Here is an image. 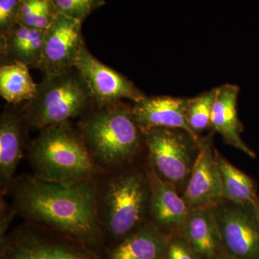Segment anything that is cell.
Returning <instances> with one entry per match:
<instances>
[{"label":"cell","instance_id":"e0dca14e","mask_svg":"<svg viewBox=\"0 0 259 259\" xmlns=\"http://www.w3.org/2000/svg\"><path fill=\"white\" fill-rule=\"evenodd\" d=\"M44 35L45 30L15 23L1 34L2 59L4 64L20 63L28 68L39 69L42 61Z\"/></svg>","mask_w":259,"mask_h":259},{"label":"cell","instance_id":"52a82bcc","mask_svg":"<svg viewBox=\"0 0 259 259\" xmlns=\"http://www.w3.org/2000/svg\"><path fill=\"white\" fill-rule=\"evenodd\" d=\"M1 259L100 258L88 245L59 232L22 228L1 241Z\"/></svg>","mask_w":259,"mask_h":259},{"label":"cell","instance_id":"603a6c76","mask_svg":"<svg viewBox=\"0 0 259 259\" xmlns=\"http://www.w3.org/2000/svg\"><path fill=\"white\" fill-rule=\"evenodd\" d=\"M56 11L83 22L89 15L105 4L104 0H52Z\"/></svg>","mask_w":259,"mask_h":259},{"label":"cell","instance_id":"ffe728a7","mask_svg":"<svg viewBox=\"0 0 259 259\" xmlns=\"http://www.w3.org/2000/svg\"><path fill=\"white\" fill-rule=\"evenodd\" d=\"M37 84L34 82L28 66L20 63L4 64L0 68V94L12 105L30 102L35 97Z\"/></svg>","mask_w":259,"mask_h":259},{"label":"cell","instance_id":"6da1fadb","mask_svg":"<svg viewBox=\"0 0 259 259\" xmlns=\"http://www.w3.org/2000/svg\"><path fill=\"white\" fill-rule=\"evenodd\" d=\"M15 210L91 247L102 236L98 192L90 180L53 182L20 177L13 186Z\"/></svg>","mask_w":259,"mask_h":259},{"label":"cell","instance_id":"30bf717a","mask_svg":"<svg viewBox=\"0 0 259 259\" xmlns=\"http://www.w3.org/2000/svg\"><path fill=\"white\" fill-rule=\"evenodd\" d=\"M82 22L61 13L45 30L40 69L44 75L74 69L83 44Z\"/></svg>","mask_w":259,"mask_h":259},{"label":"cell","instance_id":"44dd1931","mask_svg":"<svg viewBox=\"0 0 259 259\" xmlns=\"http://www.w3.org/2000/svg\"><path fill=\"white\" fill-rule=\"evenodd\" d=\"M58 14L52 0H21L17 23L36 30H47Z\"/></svg>","mask_w":259,"mask_h":259},{"label":"cell","instance_id":"4fadbf2b","mask_svg":"<svg viewBox=\"0 0 259 259\" xmlns=\"http://www.w3.org/2000/svg\"><path fill=\"white\" fill-rule=\"evenodd\" d=\"M151 199L150 210L153 225L163 233H180L190 209L177 194L175 186L158 176L153 168L147 172Z\"/></svg>","mask_w":259,"mask_h":259},{"label":"cell","instance_id":"ba28073f","mask_svg":"<svg viewBox=\"0 0 259 259\" xmlns=\"http://www.w3.org/2000/svg\"><path fill=\"white\" fill-rule=\"evenodd\" d=\"M214 212L224 251L236 259H259V218L253 204L223 199Z\"/></svg>","mask_w":259,"mask_h":259},{"label":"cell","instance_id":"cb8c5ba5","mask_svg":"<svg viewBox=\"0 0 259 259\" xmlns=\"http://www.w3.org/2000/svg\"><path fill=\"white\" fill-rule=\"evenodd\" d=\"M21 0H0V32L4 33L17 23Z\"/></svg>","mask_w":259,"mask_h":259},{"label":"cell","instance_id":"ac0fdd59","mask_svg":"<svg viewBox=\"0 0 259 259\" xmlns=\"http://www.w3.org/2000/svg\"><path fill=\"white\" fill-rule=\"evenodd\" d=\"M170 238L154 226L148 225L126 237L110 254V259H166Z\"/></svg>","mask_w":259,"mask_h":259},{"label":"cell","instance_id":"7a4b0ae2","mask_svg":"<svg viewBox=\"0 0 259 259\" xmlns=\"http://www.w3.org/2000/svg\"><path fill=\"white\" fill-rule=\"evenodd\" d=\"M29 158L33 176L47 182L91 180L99 171L82 136L69 123L40 130L29 148Z\"/></svg>","mask_w":259,"mask_h":259},{"label":"cell","instance_id":"5b68a950","mask_svg":"<svg viewBox=\"0 0 259 259\" xmlns=\"http://www.w3.org/2000/svg\"><path fill=\"white\" fill-rule=\"evenodd\" d=\"M151 191L148 177L129 172L110 181L103 197L104 221L117 238L134 233L150 207Z\"/></svg>","mask_w":259,"mask_h":259},{"label":"cell","instance_id":"9a60e30c","mask_svg":"<svg viewBox=\"0 0 259 259\" xmlns=\"http://www.w3.org/2000/svg\"><path fill=\"white\" fill-rule=\"evenodd\" d=\"M180 235L201 259H214L224 250L214 206L190 209Z\"/></svg>","mask_w":259,"mask_h":259},{"label":"cell","instance_id":"d6986e66","mask_svg":"<svg viewBox=\"0 0 259 259\" xmlns=\"http://www.w3.org/2000/svg\"><path fill=\"white\" fill-rule=\"evenodd\" d=\"M214 154L221 178L223 199L234 203H254L258 195L253 179L233 166L217 150H214Z\"/></svg>","mask_w":259,"mask_h":259},{"label":"cell","instance_id":"8fae6325","mask_svg":"<svg viewBox=\"0 0 259 259\" xmlns=\"http://www.w3.org/2000/svg\"><path fill=\"white\" fill-rule=\"evenodd\" d=\"M211 135L200 139L197 158L182 196L190 209L213 207L223 199Z\"/></svg>","mask_w":259,"mask_h":259},{"label":"cell","instance_id":"7402d4cb","mask_svg":"<svg viewBox=\"0 0 259 259\" xmlns=\"http://www.w3.org/2000/svg\"><path fill=\"white\" fill-rule=\"evenodd\" d=\"M219 88L212 89L199 96L188 99L186 117L191 128L196 134L210 127L211 114L217 98Z\"/></svg>","mask_w":259,"mask_h":259},{"label":"cell","instance_id":"83f0119b","mask_svg":"<svg viewBox=\"0 0 259 259\" xmlns=\"http://www.w3.org/2000/svg\"><path fill=\"white\" fill-rule=\"evenodd\" d=\"M253 205H254L255 211H256L257 214H258L259 218V196H258V197L255 199Z\"/></svg>","mask_w":259,"mask_h":259},{"label":"cell","instance_id":"3957f363","mask_svg":"<svg viewBox=\"0 0 259 259\" xmlns=\"http://www.w3.org/2000/svg\"><path fill=\"white\" fill-rule=\"evenodd\" d=\"M81 128L94 158L102 164H120L139 152L142 132L132 109L120 102L102 107L83 122Z\"/></svg>","mask_w":259,"mask_h":259},{"label":"cell","instance_id":"d4e9b609","mask_svg":"<svg viewBox=\"0 0 259 259\" xmlns=\"http://www.w3.org/2000/svg\"><path fill=\"white\" fill-rule=\"evenodd\" d=\"M166 259H201L194 253L182 236L170 238L167 246Z\"/></svg>","mask_w":259,"mask_h":259},{"label":"cell","instance_id":"4316f807","mask_svg":"<svg viewBox=\"0 0 259 259\" xmlns=\"http://www.w3.org/2000/svg\"><path fill=\"white\" fill-rule=\"evenodd\" d=\"M214 259H236L233 258V257L231 256V255H228V253H226V252L223 250L222 253H220L219 255H218Z\"/></svg>","mask_w":259,"mask_h":259},{"label":"cell","instance_id":"7c38bea8","mask_svg":"<svg viewBox=\"0 0 259 259\" xmlns=\"http://www.w3.org/2000/svg\"><path fill=\"white\" fill-rule=\"evenodd\" d=\"M187 98L171 96L145 97L132 107L136 123L141 132L153 128L180 129L196 141L200 139L191 128L186 117Z\"/></svg>","mask_w":259,"mask_h":259},{"label":"cell","instance_id":"8992f818","mask_svg":"<svg viewBox=\"0 0 259 259\" xmlns=\"http://www.w3.org/2000/svg\"><path fill=\"white\" fill-rule=\"evenodd\" d=\"M153 169L171 185L187 183L199 141L180 129L153 128L142 133ZM199 150V149H198Z\"/></svg>","mask_w":259,"mask_h":259},{"label":"cell","instance_id":"9c48e42d","mask_svg":"<svg viewBox=\"0 0 259 259\" xmlns=\"http://www.w3.org/2000/svg\"><path fill=\"white\" fill-rule=\"evenodd\" d=\"M75 69L88 87L92 99L100 107H105L127 99L134 102L146 97L123 75L97 60L83 46Z\"/></svg>","mask_w":259,"mask_h":259},{"label":"cell","instance_id":"5bb4252c","mask_svg":"<svg viewBox=\"0 0 259 259\" xmlns=\"http://www.w3.org/2000/svg\"><path fill=\"white\" fill-rule=\"evenodd\" d=\"M239 93L238 85L227 83L219 87L211 114L210 127L221 135L226 144L254 158L256 156L255 153L241 139L243 125L238 117L237 110Z\"/></svg>","mask_w":259,"mask_h":259},{"label":"cell","instance_id":"484cf974","mask_svg":"<svg viewBox=\"0 0 259 259\" xmlns=\"http://www.w3.org/2000/svg\"><path fill=\"white\" fill-rule=\"evenodd\" d=\"M14 212L7 207L5 202H1V241L6 237V231L9 226L10 221H12Z\"/></svg>","mask_w":259,"mask_h":259},{"label":"cell","instance_id":"277c9868","mask_svg":"<svg viewBox=\"0 0 259 259\" xmlns=\"http://www.w3.org/2000/svg\"><path fill=\"white\" fill-rule=\"evenodd\" d=\"M91 95L76 69L44 75L35 97L28 102L24 120L29 126L42 130L68 123L86 109Z\"/></svg>","mask_w":259,"mask_h":259},{"label":"cell","instance_id":"2e32d148","mask_svg":"<svg viewBox=\"0 0 259 259\" xmlns=\"http://www.w3.org/2000/svg\"><path fill=\"white\" fill-rule=\"evenodd\" d=\"M23 120L20 112L10 107L0 118V179L3 191L13 183L23 155Z\"/></svg>","mask_w":259,"mask_h":259}]
</instances>
